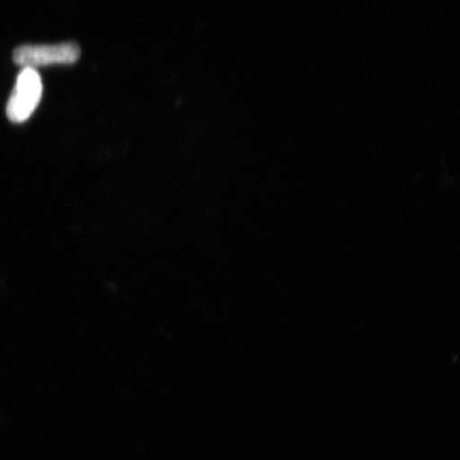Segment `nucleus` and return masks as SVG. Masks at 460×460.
Instances as JSON below:
<instances>
[{"label": "nucleus", "mask_w": 460, "mask_h": 460, "mask_svg": "<svg viewBox=\"0 0 460 460\" xmlns=\"http://www.w3.org/2000/svg\"><path fill=\"white\" fill-rule=\"evenodd\" d=\"M82 53L80 46L75 42L58 44H24L13 51V60L22 67L49 65H62L76 61Z\"/></svg>", "instance_id": "f03ea898"}, {"label": "nucleus", "mask_w": 460, "mask_h": 460, "mask_svg": "<svg viewBox=\"0 0 460 460\" xmlns=\"http://www.w3.org/2000/svg\"><path fill=\"white\" fill-rule=\"evenodd\" d=\"M42 93V78L37 68L22 67L7 103L8 118L14 123L25 122L36 111Z\"/></svg>", "instance_id": "f257e3e1"}]
</instances>
